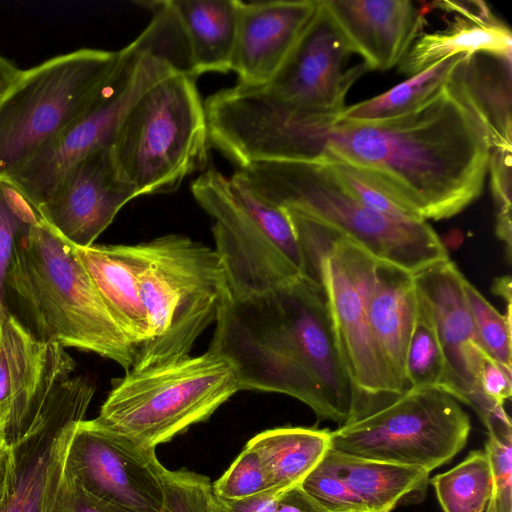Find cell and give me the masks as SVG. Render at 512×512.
<instances>
[{"instance_id":"8d00e7d4","label":"cell","mask_w":512,"mask_h":512,"mask_svg":"<svg viewBox=\"0 0 512 512\" xmlns=\"http://www.w3.org/2000/svg\"><path fill=\"white\" fill-rule=\"evenodd\" d=\"M300 486L327 512H368L363 502L323 461Z\"/></svg>"},{"instance_id":"cb8c5ba5","label":"cell","mask_w":512,"mask_h":512,"mask_svg":"<svg viewBox=\"0 0 512 512\" xmlns=\"http://www.w3.org/2000/svg\"><path fill=\"white\" fill-rule=\"evenodd\" d=\"M488 53L463 55L447 82L476 114L492 149L512 152L511 61Z\"/></svg>"},{"instance_id":"836d02e7","label":"cell","mask_w":512,"mask_h":512,"mask_svg":"<svg viewBox=\"0 0 512 512\" xmlns=\"http://www.w3.org/2000/svg\"><path fill=\"white\" fill-rule=\"evenodd\" d=\"M212 488L216 497L223 501H238L275 492L271 489L260 459L247 446L212 484Z\"/></svg>"},{"instance_id":"44dd1931","label":"cell","mask_w":512,"mask_h":512,"mask_svg":"<svg viewBox=\"0 0 512 512\" xmlns=\"http://www.w3.org/2000/svg\"><path fill=\"white\" fill-rule=\"evenodd\" d=\"M416 303L413 274L377 260L368 299V319L396 396L406 390L405 361Z\"/></svg>"},{"instance_id":"1f68e13d","label":"cell","mask_w":512,"mask_h":512,"mask_svg":"<svg viewBox=\"0 0 512 512\" xmlns=\"http://www.w3.org/2000/svg\"><path fill=\"white\" fill-rule=\"evenodd\" d=\"M464 291L482 349L505 368L511 369V304L501 314L465 278Z\"/></svg>"},{"instance_id":"f546056e","label":"cell","mask_w":512,"mask_h":512,"mask_svg":"<svg viewBox=\"0 0 512 512\" xmlns=\"http://www.w3.org/2000/svg\"><path fill=\"white\" fill-rule=\"evenodd\" d=\"M417 289V288H416ZM407 389L447 393V371L431 309L417 289L416 313L405 361Z\"/></svg>"},{"instance_id":"bcb514c9","label":"cell","mask_w":512,"mask_h":512,"mask_svg":"<svg viewBox=\"0 0 512 512\" xmlns=\"http://www.w3.org/2000/svg\"><path fill=\"white\" fill-rule=\"evenodd\" d=\"M485 512H498L494 494L492 493L491 498L487 504Z\"/></svg>"},{"instance_id":"f35d334b","label":"cell","mask_w":512,"mask_h":512,"mask_svg":"<svg viewBox=\"0 0 512 512\" xmlns=\"http://www.w3.org/2000/svg\"><path fill=\"white\" fill-rule=\"evenodd\" d=\"M45 512H119L85 492L63 470Z\"/></svg>"},{"instance_id":"9c48e42d","label":"cell","mask_w":512,"mask_h":512,"mask_svg":"<svg viewBox=\"0 0 512 512\" xmlns=\"http://www.w3.org/2000/svg\"><path fill=\"white\" fill-rule=\"evenodd\" d=\"M240 391L232 364L212 349L114 379L96 418L151 448L207 420Z\"/></svg>"},{"instance_id":"e575fe53","label":"cell","mask_w":512,"mask_h":512,"mask_svg":"<svg viewBox=\"0 0 512 512\" xmlns=\"http://www.w3.org/2000/svg\"><path fill=\"white\" fill-rule=\"evenodd\" d=\"M323 161L329 165L334 174L338 177L345 188L363 205L369 209L403 221L423 220L410 212L379 185L368 177L364 176L355 168L334 160Z\"/></svg>"},{"instance_id":"5bb4252c","label":"cell","mask_w":512,"mask_h":512,"mask_svg":"<svg viewBox=\"0 0 512 512\" xmlns=\"http://www.w3.org/2000/svg\"><path fill=\"white\" fill-rule=\"evenodd\" d=\"M165 471L154 448L96 418L76 425L64 463L85 492L119 512H161Z\"/></svg>"},{"instance_id":"d6a6232c","label":"cell","mask_w":512,"mask_h":512,"mask_svg":"<svg viewBox=\"0 0 512 512\" xmlns=\"http://www.w3.org/2000/svg\"><path fill=\"white\" fill-rule=\"evenodd\" d=\"M161 512H219L209 478L186 469H166Z\"/></svg>"},{"instance_id":"5b68a950","label":"cell","mask_w":512,"mask_h":512,"mask_svg":"<svg viewBox=\"0 0 512 512\" xmlns=\"http://www.w3.org/2000/svg\"><path fill=\"white\" fill-rule=\"evenodd\" d=\"M352 53L319 0L297 45L266 84H236L206 98L208 130L339 117L350 87L368 70L364 63L345 70Z\"/></svg>"},{"instance_id":"d6986e66","label":"cell","mask_w":512,"mask_h":512,"mask_svg":"<svg viewBox=\"0 0 512 512\" xmlns=\"http://www.w3.org/2000/svg\"><path fill=\"white\" fill-rule=\"evenodd\" d=\"M319 0L241 2L232 70L237 84H266L291 54Z\"/></svg>"},{"instance_id":"ba28073f","label":"cell","mask_w":512,"mask_h":512,"mask_svg":"<svg viewBox=\"0 0 512 512\" xmlns=\"http://www.w3.org/2000/svg\"><path fill=\"white\" fill-rule=\"evenodd\" d=\"M196 77L176 72L152 85L121 121L111 150L137 196L170 193L205 168L210 146Z\"/></svg>"},{"instance_id":"83f0119b","label":"cell","mask_w":512,"mask_h":512,"mask_svg":"<svg viewBox=\"0 0 512 512\" xmlns=\"http://www.w3.org/2000/svg\"><path fill=\"white\" fill-rule=\"evenodd\" d=\"M462 56L442 59L388 91L346 107L339 117L379 120L409 113L431 99L447 84Z\"/></svg>"},{"instance_id":"484cf974","label":"cell","mask_w":512,"mask_h":512,"mask_svg":"<svg viewBox=\"0 0 512 512\" xmlns=\"http://www.w3.org/2000/svg\"><path fill=\"white\" fill-rule=\"evenodd\" d=\"M363 502L368 512H391L422 497L430 472L357 457L329 448L322 460Z\"/></svg>"},{"instance_id":"7402d4cb","label":"cell","mask_w":512,"mask_h":512,"mask_svg":"<svg viewBox=\"0 0 512 512\" xmlns=\"http://www.w3.org/2000/svg\"><path fill=\"white\" fill-rule=\"evenodd\" d=\"M76 251L101 299L137 353L150 337L149 320L139 287L143 243L93 244L76 247Z\"/></svg>"},{"instance_id":"ac0fdd59","label":"cell","mask_w":512,"mask_h":512,"mask_svg":"<svg viewBox=\"0 0 512 512\" xmlns=\"http://www.w3.org/2000/svg\"><path fill=\"white\" fill-rule=\"evenodd\" d=\"M136 197L119 174L111 146H103L75 162L38 211L63 239L85 248L93 245L120 209Z\"/></svg>"},{"instance_id":"3957f363","label":"cell","mask_w":512,"mask_h":512,"mask_svg":"<svg viewBox=\"0 0 512 512\" xmlns=\"http://www.w3.org/2000/svg\"><path fill=\"white\" fill-rule=\"evenodd\" d=\"M6 306L36 340L96 353L129 371L135 347L123 334L76 247L44 220L23 234L5 280Z\"/></svg>"},{"instance_id":"f6af8a7d","label":"cell","mask_w":512,"mask_h":512,"mask_svg":"<svg viewBox=\"0 0 512 512\" xmlns=\"http://www.w3.org/2000/svg\"><path fill=\"white\" fill-rule=\"evenodd\" d=\"M492 291L502 297L507 304H511V277L507 275L496 278L492 285Z\"/></svg>"},{"instance_id":"e0dca14e","label":"cell","mask_w":512,"mask_h":512,"mask_svg":"<svg viewBox=\"0 0 512 512\" xmlns=\"http://www.w3.org/2000/svg\"><path fill=\"white\" fill-rule=\"evenodd\" d=\"M413 277L432 312L446 365L447 393L471 406L484 422L502 405L488 400L478 386L483 349L465 295V277L450 259Z\"/></svg>"},{"instance_id":"ffe728a7","label":"cell","mask_w":512,"mask_h":512,"mask_svg":"<svg viewBox=\"0 0 512 512\" xmlns=\"http://www.w3.org/2000/svg\"><path fill=\"white\" fill-rule=\"evenodd\" d=\"M353 53L370 70L402 61L423 28L429 7L410 0H322Z\"/></svg>"},{"instance_id":"ab89813d","label":"cell","mask_w":512,"mask_h":512,"mask_svg":"<svg viewBox=\"0 0 512 512\" xmlns=\"http://www.w3.org/2000/svg\"><path fill=\"white\" fill-rule=\"evenodd\" d=\"M512 370H509L490 357L484 350L478 374L481 393L491 402L504 406L512 393Z\"/></svg>"},{"instance_id":"ee69618b","label":"cell","mask_w":512,"mask_h":512,"mask_svg":"<svg viewBox=\"0 0 512 512\" xmlns=\"http://www.w3.org/2000/svg\"><path fill=\"white\" fill-rule=\"evenodd\" d=\"M11 468L10 447L0 440V508L4 503Z\"/></svg>"},{"instance_id":"30bf717a","label":"cell","mask_w":512,"mask_h":512,"mask_svg":"<svg viewBox=\"0 0 512 512\" xmlns=\"http://www.w3.org/2000/svg\"><path fill=\"white\" fill-rule=\"evenodd\" d=\"M118 52L113 71L85 111L7 179L37 209L75 162L111 146L121 121L146 90L182 72L174 43L155 21Z\"/></svg>"},{"instance_id":"7c38bea8","label":"cell","mask_w":512,"mask_h":512,"mask_svg":"<svg viewBox=\"0 0 512 512\" xmlns=\"http://www.w3.org/2000/svg\"><path fill=\"white\" fill-rule=\"evenodd\" d=\"M286 212L304 250L310 278L323 290L338 351L355 391L362 402L396 397L368 319L377 259L334 230Z\"/></svg>"},{"instance_id":"603a6c76","label":"cell","mask_w":512,"mask_h":512,"mask_svg":"<svg viewBox=\"0 0 512 512\" xmlns=\"http://www.w3.org/2000/svg\"><path fill=\"white\" fill-rule=\"evenodd\" d=\"M446 10L459 12L462 16L443 31L421 35L402 61L399 70L412 76L430 65L457 55L488 53L503 58L512 57V35L510 29L500 22L483 2L469 9L464 2H436Z\"/></svg>"},{"instance_id":"2e32d148","label":"cell","mask_w":512,"mask_h":512,"mask_svg":"<svg viewBox=\"0 0 512 512\" xmlns=\"http://www.w3.org/2000/svg\"><path fill=\"white\" fill-rule=\"evenodd\" d=\"M74 369L64 347L36 340L9 314L0 326V440H17Z\"/></svg>"},{"instance_id":"74e56055","label":"cell","mask_w":512,"mask_h":512,"mask_svg":"<svg viewBox=\"0 0 512 512\" xmlns=\"http://www.w3.org/2000/svg\"><path fill=\"white\" fill-rule=\"evenodd\" d=\"M488 172L491 191L498 208L496 235L511 259V152L492 149Z\"/></svg>"},{"instance_id":"9a60e30c","label":"cell","mask_w":512,"mask_h":512,"mask_svg":"<svg viewBox=\"0 0 512 512\" xmlns=\"http://www.w3.org/2000/svg\"><path fill=\"white\" fill-rule=\"evenodd\" d=\"M94 392L87 377L73 375L27 430L8 445L11 468L0 512H45L62 477L73 431L84 420Z\"/></svg>"},{"instance_id":"b9f144b4","label":"cell","mask_w":512,"mask_h":512,"mask_svg":"<svg viewBox=\"0 0 512 512\" xmlns=\"http://www.w3.org/2000/svg\"><path fill=\"white\" fill-rule=\"evenodd\" d=\"M281 493V492H280ZM279 492H267L255 497L238 500H218L219 512H275Z\"/></svg>"},{"instance_id":"6da1fadb","label":"cell","mask_w":512,"mask_h":512,"mask_svg":"<svg viewBox=\"0 0 512 512\" xmlns=\"http://www.w3.org/2000/svg\"><path fill=\"white\" fill-rule=\"evenodd\" d=\"M491 151L485 127L447 84L397 117L279 124L251 145L258 162L345 163L425 221L453 217L481 195Z\"/></svg>"},{"instance_id":"7a4b0ae2","label":"cell","mask_w":512,"mask_h":512,"mask_svg":"<svg viewBox=\"0 0 512 512\" xmlns=\"http://www.w3.org/2000/svg\"><path fill=\"white\" fill-rule=\"evenodd\" d=\"M209 346L240 390L276 392L339 426L364 413L341 359L321 286L298 277L269 291L229 296Z\"/></svg>"},{"instance_id":"277c9868","label":"cell","mask_w":512,"mask_h":512,"mask_svg":"<svg viewBox=\"0 0 512 512\" xmlns=\"http://www.w3.org/2000/svg\"><path fill=\"white\" fill-rule=\"evenodd\" d=\"M265 201L352 240L375 259L415 274L449 259L425 220L403 221L360 203L323 161H267L234 172Z\"/></svg>"},{"instance_id":"d4e9b609","label":"cell","mask_w":512,"mask_h":512,"mask_svg":"<svg viewBox=\"0 0 512 512\" xmlns=\"http://www.w3.org/2000/svg\"><path fill=\"white\" fill-rule=\"evenodd\" d=\"M184 35L196 78L232 70L240 0H166Z\"/></svg>"},{"instance_id":"4316f807","label":"cell","mask_w":512,"mask_h":512,"mask_svg":"<svg viewBox=\"0 0 512 512\" xmlns=\"http://www.w3.org/2000/svg\"><path fill=\"white\" fill-rule=\"evenodd\" d=\"M256 453L271 489L283 492L301 485L330 448V430L281 427L263 431L246 445Z\"/></svg>"},{"instance_id":"8fae6325","label":"cell","mask_w":512,"mask_h":512,"mask_svg":"<svg viewBox=\"0 0 512 512\" xmlns=\"http://www.w3.org/2000/svg\"><path fill=\"white\" fill-rule=\"evenodd\" d=\"M118 51L79 49L22 70L0 99V179L28 163L90 105Z\"/></svg>"},{"instance_id":"52a82bcc","label":"cell","mask_w":512,"mask_h":512,"mask_svg":"<svg viewBox=\"0 0 512 512\" xmlns=\"http://www.w3.org/2000/svg\"><path fill=\"white\" fill-rule=\"evenodd\" d=\"M191 192L214 220V250L230 296L263 293L301 276L309 278L287 212L254 194L235 173L228 177L209 167L192 181Z\"/></svg>"},{"instance_id":"4dcf8cb0","label":"cell","mask_w":512,"mask_h":512,"mask_svg":"<svg viewBox=\"0 0 512 512\" xmlns=\"http://www.w3.org/2000/svg\"><path fill=\"white\" fill-rule=\"evenodd\" d=\"M42 220L37 207L11 181L0 179V326L9 316L5 280L17 243Z\"/></svg>"},{"instance_id":"60d3db41","label":"cell","mask_w":512,"mask_h":512,"mask_svg":"<svg viewBox=\"0 0 512 512\" xmlns=\"http://www.w3.org/2000/svg\"><path fill=\"white\" fill-rule=\"evenodd\" d=\"M275 512H327L301 486L281 492L276 500Z\"/></svg>"},{"instance_id":"4fadbf2b","label":"cell","mask_w":512,"mask_h":512,"mask_svg":"<svg viewBox=\"0 0 512 512\" xmlns=\"http://www.w3.org/2000/svg\"><path fill=\"white\" fill-rule=\"evenodd\" d=\"M469 415L438 389H407L390 402L330 431V448L432 472L466 445Z\"/></svg>"},{"instance_id":"8992f818","label":"cell","mask_w":512,"mask_h":512,"mask_svg":"<svg viewBox=\"0 0 512 512\" xmlns=\"http://www.w3.org/2000/svg\"><path fill=\"white\" fill-rule=\"evenodd\" d=\"M139 275L150 337L137 350L130 370H140L190 356L195 341L230 296L214 249L180 234L143 243Z\"/></svg>"},{"instance_id":"f1b7e54d","label":"cell","mask_w":512,"mask_h":512,"mask_svg":"<svg viewBox=\"0 0 512 512\" xmlns=\"http://www.w3.org/2000/svg\"><path fill=\"white\" fill-rule=\"evenodd\" d=\"M444 512H483L493 493L490 463L484 450H473L450 470L429 478Z\"/></svg>"},{"instance_id":"7bdbcfd3","label":"cell","mask_w":512,"mask_h":512,"mask_svg":"<svg viewBox=\"0 0 512 512\" xmlns=\"http://www.w3.org/2000/svg\"><path fill=\"white\" fill-rule=\"evenodd\" d=\"M21 71L15 64L0 54V99L16 82Z\"/></svg>"},{"instance_id":"d590c367","label":"cell","mask_w":512,"mask_h":512,"mask_svg":"<svg viewBox=\"0 0 512 512\" xmlns=\"http://www.w3.org/2000/svg\"><path fill=\"white\" fill-rule=\"evenodd\" d=\"M498 512H512V429L504 424L488 429L485 443Z\"/></svg>"}]
</instances>
